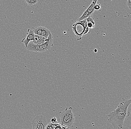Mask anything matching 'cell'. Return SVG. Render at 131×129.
<instances>
[{"instance_id": "ba28073f", "label": "cell", "mask_w": 131, "mask_h": 129, "mask_svg": "<svg viewBox=\"0 0 131 129\" xmlns=\"http://www.w3.org/2000/svg\"><path fill=\"white\" fill-rule=\"evenodd\" d=\"M50 32V31L47 28L43 27L41 36L45 37L46 39L49 37Z\"/></svg>"}, {"instance_id": "5b68a950", "label": "cell", "mask_w": 131, "mask_h": 129, "mask_svg": "<svg viewBox=\"0 0 131 129\" xmlns=\"http://www.w3.org/2000/svg\"><path fill=\"white\" fill-rule=\"evenodd\" d=\"M47 121L46 117L42 115H37L32 122L33 129H45L47 125Z\"/></svg>"}, {"instance_id": "277c9868", "label": "cell", "mask_w": 131, "mask_h": 129, "mask_svg": "<svg viewBox=\"0 0 131 129\" xmlns=\"http://www.w3.org/2000/svg\"><path fill=\"white\" fill-rule=\"evenodd\" d=\"M87 27L86 19L76 22L73 25L72 30L78 40L81 39L83 32Z\"/></svg>"}, {"instance_id": "d6986e66", "label": "cell", "mask_w": 131, "mask_h": 129, "mask_svg": "<svg viewBox=\"0 0 131 129\" xmlns=\"http://www.w3.org/2000/svg\"><path fill=\"white\" fill-rule=\"evenodd\" d=\"M25 1L28 5L30 6V0H25Z\"/></svg>"}, {"instance_id": "52a82bcc", "label": "cell", "mask_w": 131, "mask_h": 129, "mask_svg": "<svg viewBox=\"0 0 131 129\" xmlns=\"http://www.w3.org/2000/svg\"><path fill=\"white\" fill-rule=\"evenodd\" d=\"M87 27L90 29H93L95 27V22L94 21V18L92 15L86 19Z\"/></svg>"}, {"instance_id": "9a60e30c", "label": "cell", "mask_w": 131, "mask_h": 129, "mask_svg": "<svg viewBox=\"0 0 131 129\" xmlns=\"http://www.w3.org/2000/svg\"><path fill=\"white\" fill-rule=\"evenodd\" d=\"M51 123H53V124H57L58 123V122H57V118L56 117H54L53 118H51Z\"/></svg>"}, {"instance_id": "2e32d148", "label": "cell", "mask_w": 131, "mask_h": 129, "mask_svg": "<svg viewBox=\"0 0 131 129\" xmlns=\"http://www.w3.org/2000/svg\"><path fill=\"white\" fill-rule=\"evenodd\" d=\"M101 7L100 5L96 4L94 5V8L95 10H99L100 9H101Z\"/></svg>"}, {"instance_id": "5bb4252c", "label": "cell", "mask_w": 131, "mask_h": 129, "mask_svg": "<svg viewBox=\"0 0 131 129\" xmlns=\"http://www.w3.org/2000/svg\"><path fill=\"white\" fill-rule=\"evenodd\" d=\"M90 32V28H88V27L86 28L85 29L84 32H83V36H86V35H88Z\"/></svg>"}, {"instance_id": "9c48e42d", "label": "cell", "mask_w": 131, "mask_h": 129, "mask_svg": "<svg viewBox=\"0 0 131 129\" xmlns=\"http://www.w3.org/2000/svg\"><path fill=\"white\" fill-rule=\"evenodd\" d=\"M91 15H91L86 10H85V11L83 12V14L81 15V17L77 19V22H78V21H82V20H83V19H86L88 17Z\"/></svg>"}, {"instance_id": "30bf717a", "label": "cell", "mask_w": 131, "mask_h": 129, "mask_svg": "<svg viewBox=\"0 0 131 129\" xmlns=\"http://www.w3.org/2000/svg\"><path fill=\"white\" fill-rule=\"evenodd\" d=\"M42 28H43V27L40 26V27H38L34 28L33 30L35 35L41 36Z\"/></svg>"}, {"instance_id": "3957f363", "label": "cell", "mask_w": 131, "mask_h": 129, "mask_svg": "<svg viewBox=\"0 0 131 129\" xmlns=\"http://www.w3.org/2000/svg\"><path fill=\"white\" fill-rule=\"evenodd\" d=\"M72 107L66 108L65 110L59 113L60 117L59 124L67 128H72L74 122V115L72 112Z\"/></svg>"}, {"instance_id": "7a4b0ae2", "label": "cell", "mask_w": 131, "mask_h": 129, "mask_svg": "<svg viewBox=\"0 0 131 129\" xmlns=\"http://www.w3.org/2000/svg\"><path fill=\"white\" fill-rule=\"evenodd\" d=\"M53 37L51 33L49 37L46 39V42L40 45L34 44L31 41L29 42L26 49L29 51L32 52H45L49 50L53 45Z\"/></svg>"}, {"instance_id": "e0dca14e", "label": "cell", "mask_w": 131, "mask_h": 129, "mask_svg": "<svg viewBox=\"0 0 131 129\" xmlns=\"http://www.w3.org/2000/svg\"><path fill=\"white\" fill-rule=\"evenodd\" d=\"M127 5L130 10L131 9V0H127Z\"/></svg>"}, {"instance_id": "ac0fdd59", "label": "cell", "mask_w": 131, "mask_h": 129, "mask_svg": "<svg viewBox=\"0 0 131 129\" xmlns=\"http://www.w3.org/2000/svg\"><path fill=\"white\" fill-rule=\"evenodd\" d=\"M97 1H98V0H92V2L91 3L90 5L94 7V5L97 4Z\"/></svg>"}, {"instance_id": "8fae6325", "label": "cell", "mask_w": 131, "mask_h": 129, "mask_svg": "<svg viewBox=\"0 0 131 129\" xmlns=\"http://www.w3.org/2000/svg\"><path fill=\"white\" fill-rule=\"evenodd\" d=\"M46 42V38L40 36L38 38V39L36 42H35L34 44L36 45H40L45 43Z\"/></svg>"}, {"instance_id": "8992f818", "label": "cell", "mask_w": 131, "mask_h": 129, "mask_svg": "<svg viewBox=\"0 0 131 129\" xmlns=\"http://www.w3.org/2000/svg\"><path fill=\"white\" fill-rule=\"evenodd\" d=\"M26 38H24L21 41V42L24 44L25 48L27 47L29 42L33 40L35 37V34L33 29H28Z\"/></svg>"}, {"instance_id": "ffe728a7", "label": "cell", "mask_w": 131, "mask_h": 129, "mask_svg": "<svg viewBox=\"0 0 131 129\" xmlns=\"http://www.w3.org/2000/svg\"><path fill=\"white\" fill-rule=\"evenodd\" d=\"M97 50L96 49H95L94 50V51H95V53H96L97 52Z\"/></svg>"}, {"instance_id": "7c38bea8", "label": "cell", "mask_w": 131, "mask_h": 129, "mask_svg": "<svg viewBox=\"0 0 131 129\" xmlns=\"http://www.w3.org/2000/svg\"><path fill=\"white\" fill-rule=\"evenodd\" d=\"M57 124H53L52 123L48 124V123L46 126V129H55Z\"/></svg>"}, {"instance_id": "6da1fadb", "label": "cell", "mask_w": 131, "mask_h": 129, "mask_svg": "<svg viewBox=\"0 0 131 129\" xmlns=\"http://www.w3.org/2000/svg\"><path fill=\"white\" fill-rule=\"evenodd\" d=\"M131 103V99L126 100L122 98L120 99V103L117 108L107 115L108 122L111 124L114 128H123L124 121L130 114L127 109Z\"/></svg>"}, {"instance_id": "4fadbf2b", "label": "cell", "mask_w": 131, "mask_h": 129, "mask_svg": "<svg viewBox=\"0 0 131 129\" xmlns=\"http://www.w3.org/2000/svg\"><path fill=\"white\" fill-rule=\"evenodd\" d=\"M39 0H30V5L29 6L34 7L37 4Z\"/></svg>"}]
</instances>
